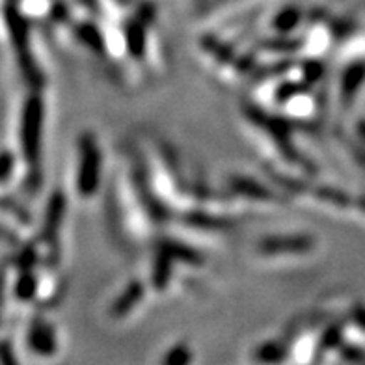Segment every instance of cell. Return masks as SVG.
I'll return each instance as SVG.
<instances>
[{"label": "cell", "instance_id": "obj_18", "mask_svg": "<svg viewBox=\"0 0 365 365\" xmlns=\"http://www.w3.org/2000/svg\"><path fill=\"white\" fill-rule=\"evenodd\" d=\"M356 205H358V209H360V211L365 215V197H360V200L356 202Z\"/></svg>", "mask_w": 365, "mask_h": 365}, {"label": "cell", "instance_id": "obj_1", "mask_svg": "<svg viewBox=\"0 0 365 365\" xmlns=\"http://www.w3.org/2000/svg\"><path fill=\"white\" fill-rule=\"evenodd\" d=\"M77 175L75 188L82 200H90L101 187L103 153L93 133H82L77 144Z\"/></svg>", "mask_w": 365, "mask_h": 365}, {"label": "cell", "instance_id": "obj_12", "mask_svg": "<svg viewBox=\"0 0 365 365\" xmlns=\"http://www.w3.org/2000/svg\"><path fill=\"white\" fill-rule=\"evenodd\" d=\"M192 360H194L192 351H190L187 345L179 343V345H173L172 349L164 354V358L160 361L168 365H182V364H190Z\"/></svg>", "mask_w": 365, "mask_h": 365}, {"label": "cell", "instance_id": "obj_17", "mask_svg": "<svg viewBox=\"0 0 365 365\" xmlns=\"http://www.w3.org/2000/svg\"><path fill=\"white\" fill-rule=\"evenodd\" d=\"M358 135H360V140L365 144V121L360 123V127H358Z\"/></svg>", "mask_w": 365, "mask_h": 365}, {"label": "cell", "instance_id": "obj_11", "mask_svg": "<svg viewBox=\"0 0 365 365\" xmlns=\"http://www.w3.org/2000/svg\"><path fill=\"white\" fill-rule=\"evenodd\" d=\"M15 297L23 300V302H29L38 293V278L36 274L32 272V269L21 270V276L15 282Z\"/></svg>", "mask_w": 365, "mask_h": 365}, {"label": "cell", "instance_id": "obj_9", "mask_svg": "<svg viewBox=\"0 0 365 365\" xmlns=\"http://www.w3.org/2000/svg\"><path fill=\"white\" fill-rule=\"evenodd\" d=\"M145 289L140 282H133V284L127 285V289H123L120 298H115L114 304H112V317L121 319L127 317L130 312H135V308L138 306L142 300H144Z\"/></svg>", "mask_w": 365, "mask_h": 365}, {"label": "cell", "instance_id": "obj_6", "mask_svg": "<svg viewBox=\"0 0 365 365\" xmlns=\"http://www.w3.org/2000/svg\"><path fill=\"white\" fill-rule=\"evenodd\" d=\"M26 343L32 349V352H36L39 356H45V358H51V356H54L58 352L56 331L43 319H34L32 321Z\"/></svg>", "mask_w": 365, "mask_h": 365}, {"label": "cell", "instance_id": "obj_5", "mask_svg": "<svg viewBox=\"0 0 365 365\" xmlns=\"http://www.w3.org/2000/svg\"><path fill=\"white\" fill-rule=\"evenodd\" d=\"M230 190L237 200L240 197L246 203H254V205L270 207L279 203V197L274 192H270L267 187H263L261 182L248 178H240V175L230 179Z\"/></svg>", "mask_w": 365, "mask_h": 365}, {"label": "cell", "instance_id": "obj_13", "mask_svg": "<svg viewBox=\"0 0 365 365\" xmlns=\"http://www.w3.org/2000/svg\"><path fill=\"white\" fill-rule=\"evenodd\" d=\"M0 209L6 212H11L14 217H17V220L23 222V224H30V215L24 211L23 207L17 202L10 200V197H0Z\"/></svg>", "mask_w": 365, "mask_h": 365}, {"label": "cell", "instance_id": "obj_14", "mask_svg": "<svg viewBox=\"0 0 365 365\" xmlns=\"http://www.w3.org/2000/svg\"><path fill=\"white\" fill-rule=\"evenodd\" d=\"M15 168V159L11 153H0V182L10 178Z\"/></svg>", "mask_w": 365, "mask_h": 365}, {"label": "cell", "instance_id": "obj_8", "mask_svg": "<svg viewBox=\"0 0 365 365\" xmlns=\"http://www.w3.org/2000/svg\"><path fill=\"white\" fill-rule=\"evenodd\" d=\"M365 84V60H351L339 77V99L351 105Z\"/></svg>", "mask_w": 365, "mask_h": 365}, {"label": "cell", "instance_id": "obj_2", "mask_svg": "<svg viewBox=\"0 0 365 365\" xmlns=\"http://www.w3.org/2000/svg\"><path fill=\"white\" fill-rule=\"evenodd\" d=\"M45 105L39 93L26 97L21 115V149H23L24 163L38 173L39 159H41V135H43Z\"/></svg>", "mask_w": 365, "mask_h": 365}, {"label": "cell", "instance_id": "obj_4", "mask_svg": "<svg viewBox=\"0 0 365 365\" xmlns=\"http://www.w3.org/2000/svg\"><path fill=\"white\" fill-rule=\"evenodd\" d=\"M317 248V240L312 235H272L261 239L255 245V255L261 259H302L309 257Z\"/></svg>", "mask_w": 365, "mask_h": 365}, {"label": "cell", "instance_id": "obj_10", "mask_svg": "<svg viewBox=\"0 0 365 365\" xmlns=\"http://www.w3.org/2000/svg\"><path fill=\"white\" fill-rule=\"evenodd\" d=\"M304 15L298 10V6H287L284 10H279L278 14L272 17V30L278 34V38H291L294 30L302 24Z\"/></svg>", "mask_w": 365, "mask_h": 365}, {"label": "cell", "instance_id": "obj_3", "mask_svg": "<svg viewBox=\"0 0 365 365\" xmlns=\"http://www.w3.org/2000/svg\"><path fill=\"white\" fill-rule=\"evenodd\" d=\"M6 17V26L11 36V43L15 45L17 51V60H19V68L26 81L32 84H38L41 81L38 68H36L34 58H32V51H30V32H29V23L24 19V15L21 14L19 4L15 0H10L6 4L4 10Z\"/></svg>", "mask_w": 365, "mask_h": 365}, {"label": "cell", "instance_id": "obj_16", "mask_svg": "<svg viewBox=\"0 0 365 365\" xmlns=\"http://www.w3.org/2000/svg\"><path fill=\"white\" fill-rule=\"evenodd\" d=\"M4 285H6V264L0 267V308L4 304Z\"/></svg>", "mask_w": 365, "mask_h": 365}, {"label": "cell", "instance_id": "obj_15", "mask_svg": "<svg viewBox=\"0 0 365 365\" xmlns=\"http://www.w3.org/2000/svg\"><path fill=\"white\" fill-rule=\"evenodd\" d=\"M0 361H6V364L15 361L14 356L10 354V346L6 345V343H0Z\"/></svg>", "mask_w": 365, "mask_h": 365}, {"label": "cell", "instance_id": "obj_7", "mask_svg": "<svg viewBox=\"0 0 365 365\" xmlns=\"http://www.w3.org/2000/svg\"><path fill=\"white\" fill-rule=\"evenodd\" d=\"M63 212H66V197H63L62 192L53 194L51 200H48L43 227H41V240H45V245L51 250H56V240L58 233H60V226H62Z\"/></svg>", "mask_w": 365, "mask_h": 365}]
</instances>
